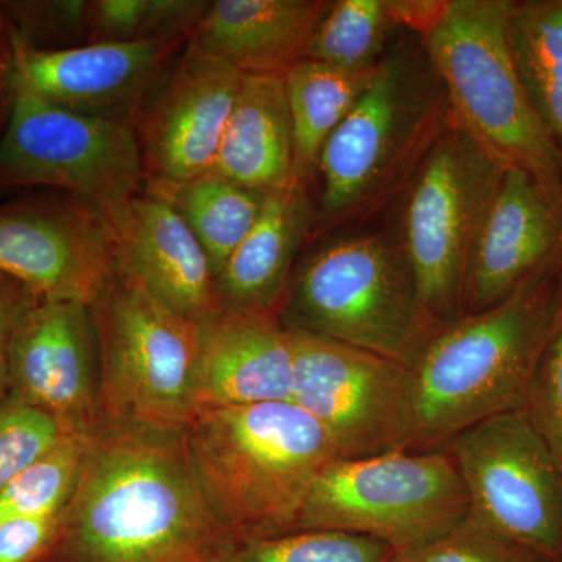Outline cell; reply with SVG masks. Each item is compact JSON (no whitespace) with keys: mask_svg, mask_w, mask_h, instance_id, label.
Instances as JSON below:
<instances>
[{"mask_svg":"<svg viewBox=\"0 0 562 562\" xmlns=\"http://www.w3.org/2000/svg\"><path fill=\"white\" fill-rule=\"evenodd\" d=\"M561 262L536 273L494 308L441 328L414 366L413 452L497 414L522 409L536 368L558 325Z\"/></svg>","mask_w":562,"mask_h":562,"instance_id":"cell-2","label":"cell"},{"mask_svg":"<svg viewBox=\"0 0 562 562\" xmlns=\"http://www.w3.org/2000/svg\"><path fill=\"white\" fill-rule=\"evenodd\" d=\"M443 450L464 482L473 524L562 562V465L524 409L472 425Z\"/></svg>","mask_w":562,"mask_h":562,"instance_id":"cell-11","label":"cell"},{"mask_svg":"<svg viewBox=\"0 0 562 562\" xmlns=\"http://www.w3.org/2000/svg\"><path fill=\"white\" fill-rule=\"evenodd\" d=\"M243 80L227 63L190 47L144 125L140 151L150 188L177 187L210 171Z\"/></svg>","mask_w":562,"mask_h":562,"instance_id":"cell-17","label":"cell"},{"mask_svg":"<svg viewBox=\"0 0 562 562\" xmlns=\"http://www.w3.org/2000/svg\"><path fill=\"white\" fill-rule=\"evenodd\" d=\"M79 431L83 430H74L10 395L0 406V494L33 461Z\"/></svg>","mask_w":562,"mask_h":562,"instance_id":"cell-30","label":"cell"},{"mask_svg":"<svg viewBox=\"0 0 562 562\" xmlns=\"http://www.w3.org/2000/svg\"><path fill=\"white\" fill-rule=\"evenodd\" d=\"M294 168V131L284 77L244 76L209 172L269 194L295 181Z\"/></svg>","mask_w":562,"mask_h":562,"instance_id":"cell-22","label":"cell"},{"mask_svg":"<svg viewBox=\"0 0 562 562\" xmlns=\"http://www.w3.org/2000/svg\"><path fill=\"white\" fill-rule=\"evenodd\" d=\"M187 222L209 257L214 277L221 276L260 217L266 195L206 172L168 188H150Z\"/></svg>","mask_w":562,"mask_h":562,"instance_id":"cell-25","label":"cell"},{"mask_svg":"<svg viewBox=\"0 0 562 562\" xmlns=\"http://www.w3.org/2000/svg\"><path fill=\"white\" fill-rule=\"evenodd\" d=\"M469 516L468 491L447 450H401L328 462L294 531L350 532L402 552L460 527Z\"/></svg>","mask_w":562,"mask_h":562,"instance_id":"cell-8","label":"cell"},{"mask_svg":"<svg viewBox=\"0 0 562 562\" xmlns=\"http://www.w3.org/2000/svg\"><path fill=\"white\" fill-rule=\"evenodd\" d=\"M509 7L512 0H427L412 32L454 124L503 165L562 191V157L532 110L509 46Z\"/></svg>","mask_w":562,"mask_h":562,"instance_id":"cell-4","label":"cell"},{"mask_svg":"<svg viewBox=\"0 0 562 562\" xmlns=\"http://www.w3.org/2000/svg\"><path fill=\"white\" fill-rule=\"evenodd\" d=\"M294 394L330 436L338 458L412 450L416 380L412 368L313 333L286 328Z\"/></svg>","mask_w":562,"mask_h":562,"instance_id":"cell-12","label":"cell"},{"mask_svg":"<svg viewBox=\"0 0 562 562\" xmlns=\"http://www.w3.org/2000/svg\"><path fill=\"white\" fill-rule=\"evenodd\" d=\"M63 509L0 524V562H40L54 541Z\"/></svg>","mask_w":562,"mask_h":562,"instance_id":"cell-33","label":"cell"},{"mask_svg":"<svg viewBox=\"0 0 562 562\" xmlns=\"http://www.w3.org/2000/svg\"><path fill=\"white\" fill-rule=\"evenodd\" d=\"M2 32H3V21L2 16H0V44H2ZM3 55H2V46H0V81H2L3 76Z\"/></svg>","mask_w":562,"mask_h":562,"instance_id":"cell-35","label":"cell"},{"mask_svg":"<svg viewBox=\"0 0 562 562\" xmlns=\"http://www.w3.org/2000/svg\"><path fill=\"white\" fill-rule=\"evenodd\" d=\"M110 224L117 272L194 324H209L224 313L205 250L168 202L136 195Z\"/></svg>","mask_w":562,"mask_h":562,"instance_id":"cell-18","label":"cell"},{"mask_svg":"<svg viewBox=\"0 0 562 562\" xmlns=\"http://www.w3.org/2000/svg\"><path fill=\"white\" fill-rule=\"evenodd\" d=\"M508 36L532 110L562 157V0H512Z\"/></svg>","mask_w":562,"mask_h":562,"instance_id":"cell-24","label":"cell"},{"mask_svg":"<svg viewBox=\"0 0 562 562\" xmlns=\"http://www.w3.org/2000/svg\"><path fill=\"white\" fill-rule=\"evenodd\" d=\"M373 74L347 72L325 63L299 61L284 76L294 131L295 180L317 171L322 150L371 83Z\"/></svg>","mask_w":562,"mask_h":562,"instance_id":"cell-23","label":"cell"},{"mask_svg":"<svg viewBox=\"0 0 562 562\" xmlns=\"http://www.w3.org/2000/svg\"><path fill=\"white\" fill-rule=\"evenodd\" d=\"M10 395L74 428L99 422V346L90 306L35 301L11 338Z\"/></svg>","mask_w":562,"mask_h":562,"instance_id":"cell-14","label":"cell"},{"mask_svg":"<svg viewBox=\"0 0 562 562\" xmlns=\"http://www.w3.org/2000/svg\"><path fill=\"white\" fill-rule=\"evenodd\" d=\"M330 5L324 0H217L195 24L190 47L243 76L284 77L305 60Z\"/></svg>","mask_w":562,"mask_h":562,"instance_id":"cell-20","label":"cell"},{"mask_svg":"<svg viewBox=\"0 0 562 562\" xmlns=\"http://www.w3.org/2000/svg\"><path fill=\"white\" fill-rule=\"evenodd\" d=\"M558 308H560V321L562 322V265L560 269V292H558Z\"/></svg>","mask_w":562,"mask_h":562,"instance_id":"cell-36","label":"cell"},{"mask_svg":"<svg viewBox=\"0 0 562 562\" xmlns=\"http://www.w3.org/2000/svg\"><path fill=\"white\" fill-rule=\"evenodd\" d=\"M209 3L190 0H101L88 9L95 43L169 40L198 24Z\"/></svg>","mask_w":562,"mask_h":562,"instance_id":"cell-29","label":"cell"},{"mask_svg":"<svg viewBox=\"0 0 562 562\" xmlns=\"http://www.w3.org/2000/svg\"><path fill=\"white\" fill-rule=\"evenodd\" d=\"M201 327L195 412L292 401L294 358L277 314L224 312Z\"/></svg>","mask_w":562,"mask_h":562,"instance_id":"cell-19","label":"cell"},{"mask_svg":"<svg viewBox=\"0 0 562 562\" xmlns=\"http://www.w3.org/2000/svg\"><path fill=\"white\" fill-rule=\"evenodd\" d=\"M117 273L116 236L87 203L0 206V277L35 301L92 308Z\"/></svg>","mask_w":562,"mask_h":562,"instance_id":"cell-13","label":"cell"},{"mask_svg":"<svg viewBox=\"0 0 562 562\" xmlns=\"http://www.w3.org/2000/svg\"><path fill=\"white\" fill-rule=\"evenodd\" d=\"M286 328L414 369L441 330L420 299L397 231L341 239L314 254L284 299Z\"/></svg>","mask_w":562,"mask_h":562,"instance_id":"cell-6","label":"cell"},{"mask_svg":"<svg viewBox=\"0 0 562 562\" xmlns=\"http://www.w3.org/2000/svg\"><path fill=\"white\" fill-rule=\"evenodd\" d=\"M232 543L183 431L99 420L40 562H220Z\"/></svg>","mask_w":562,"mask_h":562,"instance_id":"cell-1","label":"cell"},{"mask_svg":"<svg viewBox=\"0 0 562 562\" xmlns=\"http://www.w3.org/2000/svg\"><path fill=\"white\" fill-rule=\"evenodd\" d=\"M532 427L562 465V322L543 350L522 406Z\"/></svg>","mask_w":562,"mask_h":562,"instance_id":"cell-32","label":"cell"},{"mask_svg":"<svg viewBox=\"0 0 562 562\" xmlns=\"http://www.w3.org/2000/svg\"><path fill=\"white\" fill-rule=\"evenodd\" d=\"M452 111L420 41L391 47L322 150L321 220L353 221L405 190Z\"/></svg>","mask_w":562,"mask_h":562,"instance_id":"cell-5","label":"cell"},{"mask_svg":"<svg viewBox=\"0 0 562 562\" xmlns=\"http://www.w3.org/2000/svg\"><path fill=\"white\" fill-rule=\"evenodd\" d=\"M9 121L0 139V183L61 188L113 220L144 177L143 151L125 122L55 105L3 72Z\"/></svg>","mask_w":562,"mask_h":562,"instance_id":"cell-10","label":"cell"},{"mask_svg":"<svg viewBox=\"0 0 562 562\" xmlns=\"http://www.w3.org/2000/svg\"><path fill=\"white\" fill-rule=\"evenodd\" d=\"M35 302L18 284L0 277V406L10 397L9 360L11 338L25 310Z\"/></svg>","mask_w":562,"mask_h":562,"instance_id":"cell-34","label":"cell"},{"mask_svg":"<svg viewBox=\"0 0 562 562\" xmlns=\"http://www.w3.org/2000/svg\"><path fill=\"white\" fill-rule=\"evenodd\" d=\"M90 432H72L5 487L0 494V524L65 508L76 486Z\"/></svg>","mask_w":562,"mask_h":562,"instance_id":"cell-27","label":"cell"},{"mask_svg":"<svg viewBox=\"0 0 562 562\" xmlns=\"http://www.w3.org/2000/svg\"><path fill=\"white\" fill-rule=\"evenodd\" d=\"M313 216L305 181H292L266 195L260 217L217 277L224 312H279L288 295L295 255L312 228Z\"/></svg>","mask_w":562,"mask_h":562,"instance_id":"cell-21","label":"cell"},{"mask_svg":"<svg viewBox=\"0 0 562 562\" xmlns=\"http://www.w3.org/2000/svg\"><path fill=\"white\" fill-rule=\"evenodd\" d=\"M171 40L43 49L11 27L3 72L63 109L124 121L160 68Z\"/></svg>","mask_w":562,"mask_h":562,"instance_id":"cell-16","label":"cell"},{"mask_svg":"<svg viewBox=\"0 0 562 562\" xmlns=\"http://www.w3.org/2000/svg\"><path fill=\"white\" fill-rule=\"evenodd\" d=\"M183 435L195 479L233 542L294 531L314 480L338 458L319 422L292 401L198 413Z\"/></svg>","mask_w":562,"mask_h":562,"instance_id":"cell-3","label":"cell"},{"mask_svg":"<svg viewBox=\"0 0 562 562\" xmlns=\"http://www.w3.org/2000/svg\"><path fill=\"white\" fill-rule=\"evenodd\" d=\"M561 261L562 191L506 166L469 258L462 316L494 308Z\"/></svg>","mask_w":562,"mask_h":562,"instance_id":"cell-15","label":"cell"},{"mask_svg":"<svg viewBox=\"0 0 562 562\" xmlns=\"http://www.w3.org/2000/svg\"><path fill=\"white\" fill-rule=\"evenodd\" d=\"M99 420L184 431L195 417L202 327L116 273L91 308Z\"/></svg>","mask_w":562,"mask_h":562,"instance_id":"cell-7","label":"cell"},{"mask_svg":"<svg viewBox=\"0 0 562 562\" xmlns=\"http://www.w3.org/2000/svg\"><path fill=\"white\" fill-rule=\"evenodd\" d=\"M505 168L452 117L406 184L397 232L441 328L462 316L469 258Z\"/></svg>","mask_w":562,"mask_h":562,"instance_id":"cell-9","label":"cell"},{"mask_svg":"<svg viewBox=\"0 0 562 562\" xmlns=\"http://www.w3.org/2000/svg\"><path fill=\"white\" fill-rule=\"evenodd\" d=\"M398 27L391 0H338L321 22L306 58L347 72H372Z\"/></svg>","mask_w":562,"mask_h":562,"instance_id":"cell-26","label":"cell"},{"mask_svg":"<svg viewBox=\"0 0 562 562\" xmlns=\"http://www.w3.org/2000/svg\"><path fill=\"white\" fill-rule=\"evenodd\" d=\"M395 550L342 531H292L232 543L220 562H392Z\"/></svg>","mask_w":562,"mask_h":562,"instance_id":"cell-28","label":"cell"},{"mask_svg":"<svg viewBox=\"0 0 562 562\" xmlns=\"http://www.w3.org/2000/svg\"><path fill=\"white\" fill-rule=\"evenodd\" d=\"M392 562H547L531 550L484 530L471 519L446 535L395 552Z\"/></svg>","mask_w":562,"mask_h":562,"instance_id":"cell-31","label":"cell"}]
</instances>
